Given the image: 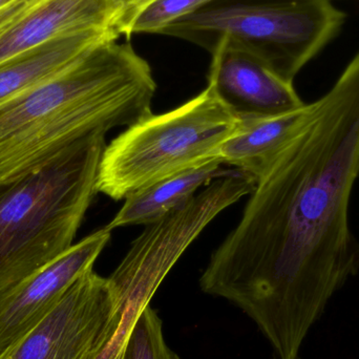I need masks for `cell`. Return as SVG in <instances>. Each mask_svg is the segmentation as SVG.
I'll use <instances>...</instances> for the list:
<instances>
[{"label": "cell", "instance_id": "1", "mask_svg": "<svg viewBox=\"0 0 359 359\" xmlns=\"http://www.w3.org/2000/svg\"><path fill=\"white\" fill-rule=\"evenodd\" d=\"M358 177L359 50L309 103L200 278L205 293L248 314L272 359H301L310 329L358 274L359 238L349 217Z\"/></svg>", "mask_w": 359, "mask_h": 359}, {"label": "cell", "instance_id": "2", "mask_svg": "<svg viewBox=\"0 0 359 359\" xmlns=\"http://www.w3.org/2000/svg\"><path fill=\"white\" fill-rule=\"evenodd\" d=\"M157 83L132 44L107 40L65 71L0 104V178L41 163L94 130L151 113Z\"/></svg>", "mask_w": 359, "mask_h": 359}, {"label": "cell", "instance_id": "3", "mask_svg": "<svg viewBox=\"0 0 359 359\" xmlns=\"http://www.w3.org/2000/svg\"><path fill=\"white\" fill-rule=\"evenodd\" d=\"M105 135L88 133L41 163L0 178V293L73 246L97 194Z\"/></svg>", "mask_w": 359, "mask_h": 359}, {"label": "cell", "instance_id": "4", "mask_svg": "<svg viewBox=\"0 0 359 359\" xmlns=\"http://www.w3.org/2000/svg\"><path fill=\"white\" fill-rule=\"evenodd\" d=\"M346 19L331 0H210L158 35L209 53L224 40L293 82L339 35Z\"/></svg>", "mask_w": 359, "mask_h": 359}, {"label": "cell", "instance_id": "5", "mask_svg": "<svg viewBox=\"0 0 359 359\" xmlns=\"http://www.w3.org/2000/svg\"><path fill=\"white\" fill-rule=\"evenodd\" d=\"M238 121L208 88L172 111L151 114L105 147L97 192L126 200L151 184L219 159Z\"/></svg>", "mask_w": 359, "mask_h": 359}, {"label": "cell", "instance_id": "6", "mask_svg": "<svg viewBox=\"0 0 359 359\" xmlns=\"http://www.w3.org/2000/svg\"><path fill=\"white\" fill-rule=\"evenodd\" d=\"M122 316L109 278L88 270L2 359H95Z\"/></svg>", "mask_w": 359, "mask_h": 359}, {"label": "cell", "instance_id": "7", "mask_svg": "<svg viewBox=\"0 0 359 359\" xmlns=\"http://www.w3.org/2000/svg\"><path fill=\"white\" fill-rule=\"evenodd\" d=\"M111 238V230L105 226L27 280L0 293V359L44 320L80 276L94 268Z\"/></svg>", "mask_w": 359, "mask_h": 359}, {"label": "cell", "instance_id": "8", "mask_svg": "<svg viewBox=\"0 0 359 359\" xmlns=\"http://www.w3.org/2000/svg\"><path fill=\"white\" fill-rule=\"evenodd\" d=\"M210 55L207 88L238 119L274 117L306 104L293 82L250 53L223 40Z\"/></svg>", "mask_w": 359, "mask_h": 359}, {"label": "cell", "instance_id": "9", "mask_svg": "<svg viewBox=\"0 0 359 359\" xmlns=\"http://www.w3.org/2000/svg\"><path fill=\"white\" fill-rule=\"evenodd\" d=\"M115 14L114 0H43L0 36V65L62 36L98 29L114 34Z\"/></svg>", "mask_w": 359, "mask_h": 359}, {"label": "cell", "instance_id": "10", "mask_svg": "<svg viewBox=\"0 0 359 359\" xmlns=\"http://www.w3.org/2000/svg\"><path fill=\"white\" fill-rule=\"evenodd\" d=\"M118 38L107 29L55 38L0 65V104L43 83L73 65L94 46Z\"/></svg>", "mask_w": 359, "mask_h": 359}, {"label": "cell", "instance_id": "11", "mask_svg": "<svg viewBox=\"0 0 359 359\" xmlns=\"http://www.w3.org/2000/svg\"><path fill=\"white\" fill-rule=\"evenodd\" d=\"M308 109L309 103H306L283 115L240 120L236 132L222 145L219 159L257 181L297 134Z\"/></svg>", "mask_w": 359, "mask_h": 359}, {"label": "cell", "instance_id": "12", "mask_svg": "<svg viewBox=\"0 0 359 359\" xmlns=\"http://www.w3.org/2000/svg\"><path fill=\"white\" fill-rule=\"evenodd\" d=\"M223 164L221 159L211 160L130 194L107 227L114 230L123 226L155 223L192 200L198 188L236 170H225Z\"/></svg>", "mask_w": 359, "mask_h": 359}, {"label": "cell", "instance_id": "13", "mask_svg": "<svg viewBox=\"0 0 359 359\" xmlns=\"http://www.w3.org/2000/svg\"><path fill=\"white\" fill-rule=\"evenodd\" d=\"M116 299L123 306V316L118 328L109 335L95 359H121L128 334L155 293L132 283L109 280Z\"/></svg>", "mask_w": 359, "mask_h": 359}, {"label": "cell", "instance_id": "14", "mask_svg": "<svg viewBox=\"0 0 359 359\" xmlns=\"http://www.w3.org/2000/svg\"><path fill=\"white\" fill-rule=\"evenodd\" d=\"M121 359H181L166 344L161 318L151 306L139 314L126 339Z\"/></svg>", "mask_w": 359, "mask_h": 359}, {"label": "cell", "instance_id": "15", "mask_svg": "<svg viewBox=\"0 0 359 359\" xmlns=\"http://www.w3.org/2000/svg\"><path fill=\"white\" fill-rule=\"evenodd\" d=\"M210 0H155L137 16L134 34H157L182 17L191 14Z\"/></svg>", "mask_w": 359, "mask_h": 359}, {"label": "cell", "instance_id": "16", "mask_svg": "<svg viewBox=\"0 0 359 359\" xmlns=\"http://www.w3.org/2000/svg\"><path fill=\"white\" fill-rule=\"evenodd\" d=\"M116 14L111 29L116 37L119 39L124 36L126 39L132 37L133 23L137 16L155 0H114Z\"/></svg>", "mask_w": 359, "mask_h": 359}, {"label": "cell", "instance_id": "17", "mask_svg": "<svg viewBox=\"0 0 359 359\" xmlns=\"http://www.w3.org/2000/svg\"><path fill=\"white\" fill-rule=\"evenodd\" d=\"M43 0H0V36Z\"/></svg>", "mask_w": 359, "mask_h": 359}]
</instances>
